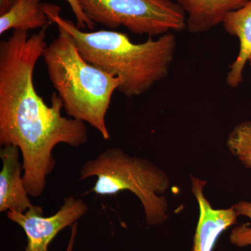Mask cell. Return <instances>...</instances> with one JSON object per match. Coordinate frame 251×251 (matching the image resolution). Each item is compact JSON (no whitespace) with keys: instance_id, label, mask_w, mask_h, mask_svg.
<instances>
[{"instance_id":"obj_17","label":"cell","mask_w":251,"mask_h":251,"mask_svg":"<svg viewBox=\"0 0 251 251\" xmlns=\"http://www.w3.org/2000/svg\"><path fill=\"white\" fill-rule=\"evenodd\" d=\"M249 63L250 64L251 67V57L249 59Z\"/></svg>"},{"instance_id":"obj_15","label":"cell","mask_w":251,"mask_h":251,"mask_svg":"<svg viewBox=\"0 0 251 251\" xmlns=\"http://www.w3.org/2000/svg\"><path fill=\"white\" fill-rule=\"evenodd\" d=\"M77 227H78L77 223H75V224L73 225L72 227H71L70 238H69L67 249H66L65 251H74L75 241H76Z\"/></svg>"},{"instance_id":"obj_8","label":"cell","mask_w":251,"mask_h":251,"mask_svg":"<svg viewBox=\"0 0 251 251\" xmlns=\"http://www.w3.org/2000/svg\"><path fill=\"white\" fill-rule=\"evenodd\" d=\"M21 153L17 146L1 147L0 158L2 168L0 172V212L23 213L33 204L22 176L23 164L20 161Z\"/></svg>"},{"instance_id":"obj_5","label":"cell","mask_w":251,"mask_h":251,"mask_svg":"<svg viewBox=\"0 0 251 251\" xmlns=\"http://www.w3.org/2000/svg\"><path fill=\"white\" fill-rule=\"evenodd\" d=\"M94 24L110 30L124 26L130 32L150 37L186 28L184 10L172 0H77Z\"/></svg>"},{"instance_id":"obj_13","label":"cell","mask_w":251,"mask_h":251,"mask_svg":"<svg viewBox=\"0 0 251 251\" xmlns=\"http://www.w3.org/2000/svg\"><path fill=\"white\" fill-rule=\"evenodd\" d=\"M233 206L239 216H247L251 223L234 227L229 235V241L237 247H251V202L240 201Z\"/></svg>"},{"instance_id":"obj_9","label":"cell","mask_w":251,"mask_h":251,"mask_svg":"<svg viewBox=\"0 0 251 251\" xmlns=\"http://www.w3.org/2000/svg\"><path fill=\"white\" fill-rule=\"evenodd\" d=\"M222 24L226 32L239 41V53L226 76L227 85L236 88L242 82L244 68L251 57V0L240 9L229 12Z\"/></svg>"},{"instance_id":"obj_11","label":"cell","mask_w":251,"mask_h":251,"mask_svg":"<svg viewBox=\"0 0 251 251\" xmlns=\"http://www.w3.org/2000/svg\"><path fill=\"white\" fill-rule=\"evenodd\" d=\"M41 0H15L5 14L0 15V34L10 29L27 31L51 25Z\"/></svg>"},{"instance_id":"obj_14","label":"cell","mask_w":251,"mask_h":251,"mask_svg":"<svg viewBox=\"0 0 251 251\" xmlns=\"http://www.w3.org/2000/svg\"><path fill=\"white\" fill-rule=\"evenodd\" d=\"M65 1L71 6V9L75 15L77 27L80 29H85L86 27L88 28L89 29H93L96 25L91 22L86 17L81 9L78 1L77 0H65Z\"/></svg>"},{"instance_id":"obj_10","label":"cell","mask_w":251,"mask_h":251,"mask_svg":"<svg viewBox=\"0 0 251 251\" xmlns=\"http://www.w3.org/2000/svg\"><path fill=\"white\" fill-rule=\"evenodd\" d=\"M249 0H177L186 18V29L192 34L210 30L222 24L226 15L240 9Z\"/></svg>"},{"instance_id":"obj_3","label":"cell","mask_w":251,"mask_h":251,"mask_svg":"<svg viewBox=\"0 0 251 251\" xmlns=\"http://www.w3.org/2000/svg\"><path fill=\"white\" fill-rule=\"evenodd\" d=\"M57 27L58 35L42 56L51 83L69 117L88 124L104 140H110L105 116L122 81L87 62L73 36L64 28Z\"/></svg>"},{"instance_id":"obj_12","label":"cell","mask_w":251,"mask_h":251,"mask_svg":"<svg viewBox=\"0 0 251 251\" xmlns=\"http://www.w3.org/2000/svg\"><path fill=\"white\" fill-rule=\"evenodd\" d=\"M227 147L244 167L251 168V121L238 124L227 136Z\"/></svg>"},{"instance_id":"obj_7","label":"cell","mask_w":251,"mask_h":251,"mask_svg":"<svg viewBox=\"0 0 251 251\" xmlns=\"http://www.w3.org/2000/svg\"><path fill=\"white\" fill-rule=\"evenodd\" d=\"M192 192L197 200L200 216L191 251H213L220 236L234 224L239 215L234 206L214 209L204 194L206 182L191 175Z\"/></svg>"},{"instance_id":"obj_2","label":"cell","mask_w":251,"mask_h":251,"mask_svg":"<svg viewBox=\"0 0 251 251\" xmlns=\"http://www.w3.org/2000/svg\"><path fill=\"white\" fill-rule=\"evenodd\" d=\"M49 21L73 36L87 62L121 79L119 88L127 97L142 95L168 75L174 59L176 38L173 33L135 44L125 33L114 30L84 31L60 16L61 8L42 3Z\"/></svg>"},{"instance_id":"obj_1","label":"cell","mask_w":251,"mask_h":251,"mask_svg":"<svg viewBox=\"0 0 251 251\" xmlns=\"http://www.w3.org/2000/svg\"><path fill=\"white\" fill-rule=\"evenodd\" d=\"M50 25L30 37L27 31H14L0 43V145L20 149L25 185L37 192L45 189L55 167L54 148H79L89 139L85 122L63 116L57 92L49 105L34 87V68L47 46Z\"/></svg>"},{"instance_id":"obj_6","label":"cell","mask_w":251,"mask_h":251,"mask_svg":"<svg viewBox=\"0 0 251 251\" xmlns=\"http://www.w3.org/2000/svg\"><path fill=\"white\" fill-rule=\"evenodd\" d=\"M88 209L83 200L69 196L54 215L46 217L42 206L32 204L23 213L8 211L7 218L24 230L27 237L25 251H49L50 244L56 236L72 227Z\"/></svg>"},{"instance_id":"obj_16","label":"cell","mask_w":251,"mask_h":251,"mask_svg":"<svg viewBox=\"0 0 251 251\" xmlns=\"http://www.w3.org/2000/svg\"><path fill=\"white\" fill-rule=\"evenodd\" d=\"M15 0H0V15L5 14L14 4Z\"/></svg>"},{"instance_id":"obj_4","label":"cell","mask_w":251,"mask_h":251,"mask_svg":"<svg viewBox=\"0 0 251 251\" xmlns=\"http://www.w3.org/2000/svg\"><path fill=\"white\" fill-rule=\"evenodd\" d=\"M80 179L96 176L90 192L111 196L128 191L143 206L147 224H163L168 219V203L163 193L169 188L166 172L145 158L131 156L120 148H110L88 160L81 168Z\"/></svg>"}]
</instances>
